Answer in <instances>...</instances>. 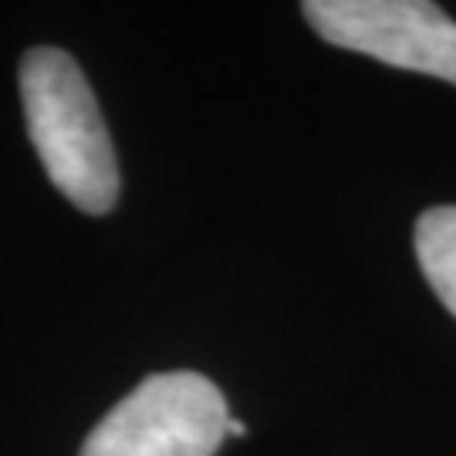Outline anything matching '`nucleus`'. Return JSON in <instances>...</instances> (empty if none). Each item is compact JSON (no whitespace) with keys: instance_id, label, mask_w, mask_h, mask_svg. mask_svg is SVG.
<instances>
[{"instance_id":"1","label":"nucleus","mask_w":456,"mask_h":456,"mask_svg":"<svg viewBox=\"0 0 456 456\" xmlns=\"http://www.w3.org/2000/svg\"><path fill=\"white\" fill-rule=\"evenodd\" d=\"M20 105L48 180L85 213H109L118 200V163L95 92L61 48H31L20 61Z\"/></svg>"},{"instance_id":"5","label":"nucleus","mask_w":456,"mask_h":456,"mask_svg":"<svg viewBox=\"0 0 456 456\" xmlns=\"http://www.w3.org/2000/svg\"><path fill=\"white\" fill-rule=\"evenodd\" d=\"M227 433H230V436H247V426L240 423V419H233V416H230V419H227Z\"/></svg>"},{"instance_id":"2","label":"nucleus","mask_w":456,"mask_h":456,"mask_svg":"<svg viewBox=\"0 0 456 456\" xmlns=\"http://www.w3.org/2000/svg\"><path fill=\"white\" fill-rule=\"evenodd\" d=\"M224 392L200 372H159L105 412L78 456H213L227 436Z\"/></svg>"},{"instance_id":"4","label":"nucleus","mask_w":456,"mask_h":456,"mask_svg":"<svg viewBox=\"0 0 456 456\" xmlns=\"http://www.w3.org/2000/svg\"><path fill=\"white\" fill-rule=\"evenodd\" d=\"M416 261L456 318V207H429L416 220Z\"/></svg>"},{"instance_id":"3","label":"nucleus","mask_w":456,"mask_h":456,"mask_svg":"<svg viewBox=\"0 0 456 456\" xmlns=\"http://www.w3.org/2000/svg\"><path fill=\"white\" fill-rule=\"evenodd\" d=\"M305 20L328 45L456 85V20L426 0H308Z\"/></svg>"}]
</instances>
